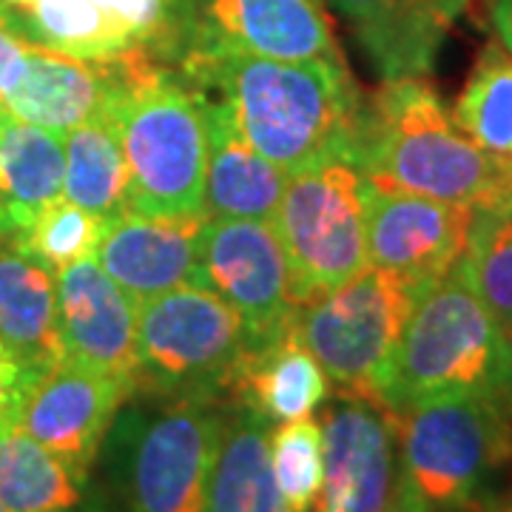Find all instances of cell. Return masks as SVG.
<instances>
[{"mask_svg": "<svg viewBox=\"0 0 512 512\" xmlns=\"http://www.w3.org/2000/svg\"><path fill=\"white\" fill-rule=\"evenodd\" d=\"M185 72L220 92L242 137L288 177L333 154L350 157L362 97L345 63L276 60L194 40Z\"/></svg>", "mask_w": 512, "mask_h": 512, "instance_id": "cell-1", "label": "cell"}, {"mask_svg": "<svg viewBox=\"0 0 512 512\" xmlns=\"http://www.w3.org/2000/svg\"><path fill=\"white\" fill-rule=\"evenodd\" d=\"M350 157L367 185L478 211L512 205V160L478 148L424 77H393L362 100Z\"/></svg>", "mask_w": 512, "mask_h": 512, "instance_id": "cell-2", "label": "cell"}, {"mask_svg": "<svg viewBox=\"0 0 512 512\" xmlns=\"http://www.w3.org/2000/svg\"><path fill=\"white\" fill-rule=\"evenodd\" d=\"M128 171V211L148 217L205 214V97L148 55L109 111Z\"/></svg>", "mask_w": 512, "mask_h": 512, "instance_id": "cell-3", "label": "cell"}, {"mask_svg": "<svg viewBox=\"0 0 512 512\" xmlns=\"http://www.w3.org/2000/svg\"><path fill=\"white\" fill-rule=\"evenodd\" d=\"M476 390H510L507 336L458 262L410 313L382 407L399 416L421 402Z\"/></svg>", "mask_w": 512, "mask_h": 512, "instance_id": "cell-4", "label": "cell"}, {"mask_svg": "<svg viewBox=\"0 0 512 512\" xmlns=\"http://www.w3.org/2000/svg\"><path fill=\"white\" fill-rule=\"evenodd\" d=\"M396 421L402 478L433 512L478 504L512 461V390H476L421 402Z\"/></svg>", "mask_w": 512, "mask_h": 512, "instance_id": "cell-5", "label": "cell"}, {"mask_svg": "<svg viewBox=\"0 0 512 512\" xmlns=\"http://www.w3.org/2000/svg\"><path fill=\"white\" fill-rule=\"evenodd\" d=\"M225 410L214 399H165L111 424V470L126 512H205Z\"/></svg>", "mask_w": 512, "mask_h": 512, "instance_id": "cell-6", "label": "cell"}, {"mask_svg": "<svg viewBox=\"0 0 512 512\" xmlns=\"http://www.w3.org/2000/svg\"><path fill=\"white\" fill-rule=\"evenodd\" d=\"M421 288L367 265L345 285L299 305L293 330L342 393L382 407L393 359Z\"/></svg>", "mask_w": 512, "mask_h": 512, "instance_id": "cell-7", "label": "cell"}, {"mask_svg": "<svg viewBox=\"0 0 512 512\" xmlns=\"http://www.w3.org/2000/svg\"><path fill=\"white\" fill-rule=\"evenodd\" d=\"M245 322L225 299L183 285L137 305V390L160 399H217L248 353Z\"/></svg>", "mask_w": 512, "mask_h": 512, "instance_id": "cell-8", "label": "cell"}, {"mask_svg": "<svg viewBox=\"0 0 512 512\" xmlns=\"http://www.w3.org/2000/svg\"><path fill=\"white\" fill-rule=\"evenodd\" d=\"M291 262L296 308L345 285L367 265L365 177L348 154L293 174L274 214Z\"/></svg>", "mask_w": 512, "mask_h": 512, "instance_id": "cell-9", "label": "cell"}, {"mask_svg": "<svg viewBox=\"0 0 512 512\" xmlns=\"http://www.w3.org/2000/svg\"><path fill=\"white\" fill-rule=\"evenodd\" d=\"M194 285L217 293L242 316L248 350L276 339L296 313L291 262L274 220L208 217Z\"/></svg>", "mask_w": 512, "mask_h": 512, "instance_id": "cell-10", "label": "cell"}, {"mask_svg": "<svg viewBox=\"0 0 512 512\" xmlns=\"http://www.w3.org/2000/svg\"><path fill=\"white\" fill-rule=\"evenodd\" d=\"M478 208L365 183L367 262L427 291L467 254Z\"/></svg>", "mask_w": 512, "mask_h": 512, "instance_id": "cell-11", "label": "cell"}, {"mask_svg": "<svg viewBox=\"0 0 512 512\" xmlns=\"http://www.w3.org/2000/svg\"><path fill=\"white\" fill-rule=\"evenodd\" d=\"M128 396L120 379L63 359L32 384L18 427L86 481Z\"/></svg>", "mask_w": 512, "mask_h": 512, "instance_id": "cell-12", "label": "cell"}, {"mask_svg": "<svg viewBox=\"0 0 512 512\" xmlns=\"http://www.w3.org/2000/svg\"><path fill=\"white\" fill-rule=\"evenodd\" d=\"M322 512H384L399 484L396 421L379 404L342 393L322 419Z\"/></svg>", "mask_w": 512, "mask_h": 512, "instance_id": "cell-13", "label": "cell"}, {"mask_svg": "<svg viewBox=\"0 0 512 512\" xmlns=\"http://www.w3.org/2000/svg\"><path fill=\"white\" fill-rule=\"evenodd\" d=\"M55 279L63 359L120 379L137 393V302L94 256L60 268Z\"/></svg>", "mask_w": 512, "mask_h": 512, "instance_id": "cell-14", "label": "cell"}, {"mask_svg": "<svg viewBox=\"0 0 512 512\" xmlns=\"http://www.w3.org/2000/svg\"><path fill=\"white\" fill-rule=\"evenodd\" d=\"M151 55L134 49L114 60H80L49 46H26V69L20 83L3 97L12 117L66 134L89 120L109 117L114 100L131 83L137 66Z\"/></svg>", "mask_w": 512, "mask_h": 512, "instance_id": "cell-15", "label": "cell"}, {"mask_svg": "<svg viewBox=\"0 0 512 512\" xmlns=\"http://www.w3.org/2000/svg\"><path fill=\"white\" fill-rule=\"evenodd\" d=\"M205 220V214L148 217L123 211L103 225L94 259L137 305H143L160 293L194 285Z\"/></svg>", "mask_w": 512, "mask_h": 512, "instance_id": "cell-16", "label": "cell"}, {"mask_svg": "<svg viewBox=\"0 0 512 512\" xmlns=\"http://www.w3.org/2000/svg\"><path fill=\"white\" fill-rule=\"evenodd\" d=\"M202 23L194 40H217L276 60L345 63L325 0H194Z\"/></svg>", "mask_w": 512, "mask_h": 512, "instance_id": "cell-17", "label": "cell"}, {"mask_svg": "<svg viewBox=\"0 0 512 512\" xmlns=\"http://www.w3.org/2000/svg\"><path fill=\"white\" fill-rule=\"evenodd\" d=\"M205 123H208L205 217L274 220L291 177L279 171L271 160H265L242 137L228 103L205 100Z\"/></svg>", "mask_w": 512, "mask_h": 512, "instance_id": "cell-18", "label": "cell"}, {"mask_svg": "<svg viewBox=\"0 0 512 512\" xmlns=\"http://www.w3.org/2000/svg\"><path fill=\"white\" fill-rule=\"evenodd\" d=\"M0 342L40 379L63 362L57 322V279L18 237L0 242Z\"/></svg>", "mask_w": 512, "mask_h": 512, "instance_id": "cell-19", "label": "cell"}, {"mask_svg": "<svg viewBox=\"0 0 512 512\" xmlns=\"http://www.w3.org/2000/svg\"><path fill=\"white\" fill-rule=\"evenodd\" d=\"M384 80L430 72L450 23L433 0H330Z\"/></svg>", "mask_w": 512, "mask_h": 512, "instance_id": "cell-20", "label": "cell"}, {"mask_svg": "<svg viewBox=\"0 0 512 512\" xmlns=\"http://www.w3.org/2000/svg\"><path fill=\"white\" fill-rule=\"evenodd\" d=\"M234 387L265 421H296L313 416L328 399V376L293 330V319L268 345L245 353Z\"/></svg>", "mask_w": 512, "mask_h": 512, "instance_id": "cell-21", "label": "cell"}, {"mask_svg": "<svg viewBox=\"0 0 512 512\" xmlns=\"http://www.w3.org/2000/svg\"><path fill=\"white\" fill-rule=\"evenodd\" d=\"M268 424L242 402L225 410L205 512H291L276 484Z\"/></svg>", "mask_w": 512, "mask_h": 512, "instance_id": "cell-22", "label": "cell"}, {"mask_svg": "<svg viewBox=\"0 0 512 512\" xmlns=\"http://www.w3.org/2000/svg\"><path fill=\"white\" fill-rule=\"evenodd\" d=\"M63 180V134L9 114L0 126V197L18 231L29 228L43 208L63 197Z\"/></svg>", "mask_w": 512, "mask_h": 512, "instance_id": "cell-23", "label": "cell"}, {"mask_svg": "<svg viewBox=\"0 0 512 512\" xmlns=\"http://www.w3.org/2000/svg\"><path fill=\"white\" fill-rule=\"evenodd\" d=\"M6 15L20 37L80 60L103 63L143 49L94 0H29L23 6H6Z\"/></svg>", "mask_w": 512, "mask_h": 512, "instance_id": "cell-24", "label": "cell"}, {"mask_svg": "<svg viewBox=\"0 0 512 512\" xmlns=\"http://www.w3.org/2000/svg\"><path fill=\"white\" fill-rule=\"evenodd\" d=\"M66 180L63 197L103 222L128 211V171L111 117L89 120L63 134Z\"/></svg>", "mask_w": 512, "mask_h": 512, "instance_id": "cell-25", "label": "cell"}, {"mask_svg": "<svg viewBox=\"0 0 512 512\" xmlns=\"http://www.w3.org/2000/svg\"><path fill=\"white\" fill-rule=\"evenodd\" d=\"M83 481L18 424L0 430V504L9 512H74Z\"/></svg>", "mask_w": 512, "mask_h": 512, "instance_id": "cell-26", "label": "cell"}, {"mask_svg": "<svg viewBox=\"0 0 512 512\" xmlns=\"http://www.w3.org/2000/svg\"><path fill=\"white\" fill-rule=\"evenodd\" d=\"M456 126L487 154L512 160V55L487 43L453 106Z\"/></svg>", "mask_w": 512, "mask_h": 512, "instance_id": "cell-27", "label": "cell"}, {"mask_svg": "<svg viewBox=\"0 0 512 512\" xmlns=\"http://www.w3.org/2000/svg\"><path fill=\"white\" fill-rule=\"evenodd\" d=\"M473 288L504 336L512 333V205L478 211L461 259Z\"/></svg>", "mask_w": 512, "mask_h": 512, "instance_id": "cell-28", "label": "cell"}, {"mask_svg": "<svg viewBox=\"0 0 512 512\" xmlns=\"http://www.w3.org/2000/svg\"><path fill=\"white\" fill-rule=\"evenodd\" d=\"M271 464L288 510L311 512L325 481L322 424L313 416L282 421L271 430Z\"/></svg>", "mask_w": 512, "mask_h": 512, "instance_id": "cell-29", "label": "cell"}, {"mask_svg": "<svg viewBox=\"0 0 512 512\" xmlns=\"http://www.w3.org/2000/svg\"><path fill=\"white\" fill-rule=\"evenodd\" d=\"M103 225L106 222L94 217L92 211L60 197L49 208H43L35 222L18 231L15 237L37 262H43L49 271L57 274L60 268L72 265L77 259L94 256L97 242L103 237Z\"/></svg>", "mask_w": 512, "mask_h": 512, "instance_id": "cell-30", "label": "cell"}, {"mask_svg": "<svg viewBox=\"0 0 512 512\" xmlns=\"http://www.w3.org/2000/svg\"><path fill=\"white\" fill-rule=\"evenodd\" d=\"M111 18L120 20L143 49L174 46L188 32L194 0H94ZM191 35V32H188Z\"/></svg>", "mask_w": 512, "mask_h": 512, "instance_id": "cell-31", "label": "cell"}, {"mask_svg": "<svg viewBox=\"0 0 512 512\" xmlns=\"http://www.w3.org/2000/svg\"><path fill=\"white\" fill-rule=\"evenodd\" d=\"M32 384H35L32 373L0 342V430H9L18 424L20 410H23Z\"/></svg>", "mask_w": 512, "mask_h": 512, "instance_id": "cell-32", "label": "cell"}, {"mask_svg": "<svg viewBox=\"0 0 512 512\" xmlns=\"http://www.w3.org/2000/svg\"><path fill=\"white\" fill-rule=\"evenodd\" d=\"M26 46L29 40L12 29L6 3H0V97H6L20 83L26 69Z\"/></svg>", "mask_w": 512, "mask_h": 512, "instance_id": "cell-33", "label": "cell"}, {"mask_svg": "<svg viewBox=\"0 0 512 512\" xmlns=\"http://www.w3.org/2000/svg\"><path fill=\"white\" fill-rule=\"evenodd\" d=\"M487 12L493 20L498 43L512 55V0H487Z\"/></svg>", "mask_w": 512, "mask_h": 512, "instance_id": "cell-34", "label": "cell"}, {"mask_svg": "<svg viewBox=\"0 0 512 512\" xmlns=\"http://www.w3.org/2000/svg\"><path fill=\"white\" fill-rule=\"evenodd\" d=\"M384 512H433L424 501H421L416 490L407 484L399 473V484H396V490H393V498H390V504H387V510Z\"/></svg>", "mask_w": 512, "mask_h": 512, "instance_id": "cell-35", "label": "cell"}, {"mask_svg": "<svg viewBox=\"0 0 512 512\" xmlns=\"http://www.w3.org/2000/svg\"><path fill=\"white\" fill-rule=\"evenodd\" d=\"M476 512H512V490L504 495L487 498L484 504H478Z\"/></svg>", "mask_w": 512, "mask_h": 512, "instance_id": "cell-36", "label": "cell"}, {"mask_svg": "<svg viewBox=\"0 0 512 512\" xmlns=\"http://www.w3.org/2000/svg\"><path fill=\"white\" fill-rule=\"evenodd\" d=\"M18 234V228H15V222L9 217V208H6V202L0 197V242L9 237H15Z\"/></svg>", "mask_w": 512, "mask_h": 512, "instance_id": "cell-37", "label": "cell"}, {"mask_svg": "<svg viewBox=\"0 0 512 512\" xmlns=\"http://www.w3.org/2000/svg\"><path fill=\"white\" fill-rule=\"evenodd\" d=\"M507 376H510V390H512V333L507 336Z\"/></svg>", "mask_w": 512, "mask_h": 512, "instance_id": "cell-38", "label": "cell"}, {"mask_svg": "<svg viewBox=\"0 0 512 512\" xmlns=\"http://www.w3.org/2000/svg\"><path fill=\"white\" fill-rule=\"evenodd\" d=\"M6 117H9V109H6V103H3V97H0V126L6 123Z\"/></svg>", "mask_w": 512, "mask_h": 512, "instance_id": "cell-39", "label": "cell"}, {"mask_svg": "<svg viewBox=\"0 0 512 512\" xmlns=\"http://www.w3.org/2000/svg\"><path fill=\"white\" fill-rule=\"evenodd\" d=\"M0 3H6V6H23V3H29V0H0Z\"/></svg>", "mask_w": 512, "mask_h": 512, "instance_id": "cell-40", "label": "cell"}, {"mask_svg": "<svg viewBox=\"0 0 512 512\" xmlns=\"http://www.w3.org/2000/svg\"><path fill=\"white\" fill-rule=\"evenodd\" d=\"M0 512H9V510H6V507H3V504H0Z\"/></svg>", "mask_w": 512, "mask_h": 512, "instance_id": "cell-41", "label": "cell"}, {"mask_svg": "<svg viewBox=\"0 0 512 512\" xmlns=\"http://www.w3.org/2000/svg\"><path fill=\"white\" fill-rule=\"evenodd\" d=\"M316 512H322V510H316Z\"/></svg>", "mask_w": 512, "mask_h": 512, "instance_id": "cell-42", "label": "cell"}]
</instances>
